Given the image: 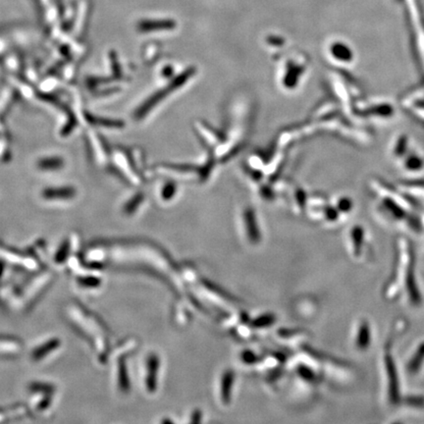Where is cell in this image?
<instances>
[{"label": "cell", "instance_id": "1", "mask_svg": "<svg viewBox=\"0 0 424 424\" xmlns=\"http://www.w3.org/2000/svg\"><path fill=\"white\" fill-rule=\"evenodd\" d=\"M394 360H392L391 356H387L386 358V365L388 369V376H389V383H390V398L391 402L396 403L398 401L399 397V391H398V378L396 373V368L394 366Z\"/></svg>", "mask_w": 424, "mask_h": 424}, {"label": "cell", "instance_id": "2", "mask_svg": "<svg viewBox=\"0 0 424 424\" xmlns=\"http://www.w3.org/2000/svg\"><path fill=\"white\" fill-rule=\"evenodd\" d=\"M235 375L232 370H226L222 375L221 380V399L224 404H229L232 395V388Z\"/></svg>", "mask_w": 424, "mask_h": 424}, {"label": "cell", "instance_id": "3", "mask_svg": "<svg viewBox=\"0 0 424 424\" xmlns=\"http://www.w3.org/2000/svg\"><path fill=\"white\" fill-rule=\"evenodd\" d=\"M75 195V190L73 188H58L45 190L43 196L49 200H66L70 199Z\"/></svg>", "mask_w": 424, "mask_h": 424}, {"label": "cell", "instance_id": "4", "mask_svg": "<svg viewBox=\"0 0 424 424\" xmlns=\"http://www.w3.org/2000/svg\"><path fill=\"white\" fill-rule=\"evenodd\" d=\"M370 343V329L367 322L360 324L356 339V346L360 350H366Z\"/></svg>", "mask_w": 424, "mask_h": 424}, {"label": "cell", "instance_id": "5", "mask_svg": "<svg viewBox=\"0 0 424 424\" xmlns=\"http://www.w3.org/2000/svg\"><path fill=\"white\" fill-rule=\"evenodd\" d=\"M62 164H63V160L61 158L51 157V158L41 159L38 162V167L41 168V169H44V170H46V169L51 170V169H58V168H60V167L62 166Z\"/></svg>", "mask_w": 424, "mask_h": 424}, {"label": "cell", "instance_id": "6", "mask_svg": "<svg viewBox=\"0 0 424 424\" xmlns=\"http://www.w3.org/2000/svg\"><path fill=\"white\" fill-rule=\"evenodd\" d=\"M276 320V317L272 314H264L261 316H258L257 319H255L252 323V325L256 328H265L271 326L274 321Z\"/></svg>", "mask_w": 424, "mask_h": 424}, {"label": "cell", "instance_id": "7", "mask_svg": "<svg viewBox=\"0 0 424 424\" xmlns=\"http://www.w3.org/2000/svg\"><path fill=\"white\" fill-rule=\"evenodd\" d=\"M247 229H248V235H249V239L251 240V241H254V243H258V240L260 239V234L258 233V230L257 228L256 225V221L254 217H249L247 220Z\"/></svg>", "mask_w": 424, "mask_h": 424}, {"label": "cell", "instance_id": "8", "mask_svg": "<svg viewBox=\"0 0 424 424\" xmlns=\"http://www.w3.org/2000/svg\"><path fill=\"white\" fill-rule=\"evenodd\" d=\"M351 237H352V241H353V246H354V252L356 255H358L359 251H360V247L362 245V240H363L362 229L355 228L352 231Z\"/></svg>", "mask_w": 424, "mask_h": 424}, {"label": "cell", "instance_id": "9", "mask_svg": "<svg viewBox=\"0 0 424 424\" xmlns=\"http://www.w3.org/2000/svg\"><path fill=\"white\" fill-rule=\"evenodd\" d=\"M90 121H92V123L106 126V127L119 128V127L123 126V123L120 122V121H117V120H102V119H96V118H92V119L90 118Z\"/></svg>", "mask_w": 424, "mask_h": 424}, {"label": "cell", "instance_id": "10", "mask_svg": "<svg viewBox=\"0 0 424 424\" xmlns=\"http://www.w3.org/2000/svg\"><path fill=\"white\" fill-rule=\"evenodd\" d=\"M406 166L410 170H417L422 166V161L417 156H411L406 160Z\"/></svg>", "mask_w": 424, "mask_h": 424}, {"label": "cell", "instance_id": "11", "mask_svg": "<svg viewBox=\"0 0 424 424\" xmlns=\"http://www.w3.org/2000/svg\"><path fill=\"white\" fill-rule=\"evenodd\" d=\"M241 358H243L244 362L250 363V365H251V363H254L256 361L257 356H256V354L253 351L248 350V351L243 352V354H241Z\"/></svg>", "mask_w": 424, "mask_h": 424}, {"label": "cell", "instance_id": "12", "mask_svg": "<svg viewBox=\"0 0 424 424\" xmlns=\"http://www.w3.org/2000/svg\"><path fill=\"white\" fill-rule=\"evenodd\" d=\"M299 373L302 378H305L307 380H314V374L309 369H300Z\"/></svg>", "mask_w": 424, "mask_h": 424}, {"label": "cell", "instance_id": "13", "mask_svg": "<svg viewBox=\"0 0 424 424\" xmlns=\"http://www.w3.org/2000/svg\"><path fill=\"white\" fill-rule=\"evenodd\" d=\"M201 420H202V411L201 410H196L194 412L193 416H192V420L191 421L199 423V422H201Z\"/></svg>", "mask_w": 424, "mask_h": 424}]
</instances>
